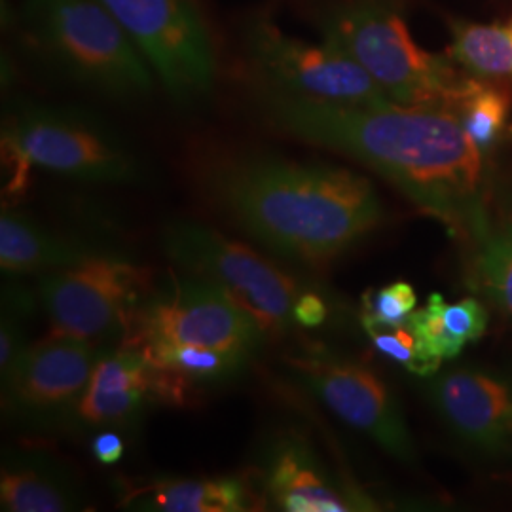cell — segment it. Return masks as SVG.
Instances as JSON below:
<instances>
[{"label": "cell", "mask_w": 512, "mask_h": 512, "mask_svg": "<svg viewBox=\"0 0 512 512\" xmlns=\"http://www.w3.org/2000/svg\"><path fill=\"white\" fill-rule=\"evenodd\" d=\"M270 126L374 169L421 211L471 238L482 211V150L446 110L348 107L262 90Z\"/></svg>", "instance_id": "obj_1"}, {"label": "cell", "mask_w": 512, "mask_h": 512, "mask_svg": "<svg viewBox=\"0 0 512 512\" xmlns=\"http://www.w3.org/2000/svg\"><path fill=\"white\" fill-rule=\"evenodd\" d=\"M203 190L249 238L310 266L344 255L384 219L372 183L336 165L243 156L213 165Z\"/></svg>", "instance_id": "obj_2"}, {"label": "cell", "mask_w": 512, "mask_h": 512, "mask_svg": "<svg viewBox=\"0 0 512 512\" xmlns=\"http://www.w3.org/2000/svg\"><path fill=\"white\" fill-rule=\"evenodd\" d=\"M321 37L353 57L401 107L454 114L475 82L450 57L420 48L391 0H355L332 10Z\"/></svg>", "instance_id": "obj_3"}, {"label": "cell", "mask_w": 512, "mask_h": 512, "mask_svg": "<svg viewBox=\"0 0 512 512\" xmlns=\"http://www.w3.org/2000/svg\"><path fill=\"white\" fill-rule=\"evenodd\" d=\"M29 44L82 86L116 99L143 97L154 71L124 27L97 0H23Z\"/></svg>", "instance_id": "obj_4"}, {"label": "cell", "mask_w": 512, "mask_h": 512, "mask_svg": "<svg viewBox=\"0 0 512 512\" xmlns=\"http://www.w3.org/2000/svg\"><path fill=\"white\" fill-rule=\"evenodd\" d=\"M8 194H21L33 167L76 181L131 184L145 169L128 143L88 112L46 105L19 107L2 128Z\"/></svg>", "instance_id": "obj_5"}, {"label": "cell", "mask_w": 512, "mask_h": 512, "mask_svg": "<svg viewBox=\"0 0 512 512\" xmlns=\"http://www.w3.org/2000/svg\"><path fill=\"white\" fill-rule=\"evenodd\" d=\"M162 251L181 274L219 287L255 319L264 336H281L296 327L294 308L304 293L302 285L249 245L179 220L162 232Z\"/></svg>", "instance_id": "obj_6"}, {"label": "cell", "mask_w": 512, "mask_h": 512, "mask_svg": "<svg viewBox=\"0 0 512 512\" xmlns=\"http://www.w3.org/2000/svg\"><path fill=\"white\" fill-rule=\"evenodd\" d=\"M152 283L154 272L148 266L99 251L40 275L37 298L52 334L99 344L124 336L135 311L154 291Z\"/></svg>", "instance_id": "obj_7"}, {"label": "cell", "mask_w": 512, "mask_h": 512, "mask_svg": "<svg viewBox=\"0 0 512 512\" xmlns=\"http://www.w3.org/2000/svg\"><path fill=\"white\" fill-rule=\"evenodd\" d=\"M247 52L266 90L348 107H385L393 101L346 52L327 40L291 37L268 19L247 33Z\"/></svg>", "instance_id": "obj_8"}, {"label": "cell", "mask_w": 512, "mask_h": 512, "mask_svg": "<svg viewBox=\"0 0 512 512\" xmlns=\"http://www.w3.org/2000/svg\"><path fill=\"white\" fill-rule=\"evenodd\" d=\"M116 19L165 92L179 103H196L215 84V52L207 25L192 0H97Z\"/></svg>", "instance_id": "obj_9"}, {"label": "cell", "mask_w": 512, "mask_h": 512, "mask_svg": "<svg viewBox=\"0 0 512 512\" xmlns=\"http://www.w3.org/2000/svg\"><path fill=\"white\" fill-rule=\"evenodd\" d=\"M264 332L255 319L213 283L179 275L152 291L137 308L122 342L141 346L154 340L253 355Z\"/></svg>", "instance_id": "obj_10"}, {"label": "cell", "mask_w": 512, "mask_h": 512, "mask_svg": "<svg viewBox=\"0 0 512 512\" xmlns=\"http://www.w3.org/2000/svg\"><path fill=\"white\" fill-rule=\"evenodd\" d=\"M101 351L93 342L57 334L25 346L2 376L4 412L33 425L76 416Z\"/></svg>", "instance_id": "obj_11"}, {"label": "cell", "mask_w": 512, "mask_h": 512, "mask_svg": "<svg viewBox=\"0 0 512 512\" xmlns=\"http://www.w3.org/2000/svg\"><path fill=\"white\" fill-rule=\"evenodd\" d=\"M289 366L330 412L368 435L389 456L404 463L416 459L403 410L372 370L319 351L296 355Z\"/></svg>", "instance_id": "obj_12"}, {"label": "cell", "mask_w": 512, "mask_h": 512, "mask_svg": "<svg viewBox=\"0 0 512 512\" xmlns=\"http://www.w3.org/2000/svg\"><path fill=\"white\" fill-rule=\"evenodd\" d=\"M440 416L463 439L486 452H499L512 440V389L473 370L446 372L431 385Z\"/></svg>", "instance_id": "obj_13"}, {"label": "cell", "mask_w": 512, "mask_h": 512, "mask_svg": "<svg viewBox=\"0 0 512 512\" xmlns=\"http://www.w3.org/2000/svg\"><path fill=\"white\" fill-rule=\"evenodd\" d=\"M148 399H156L152 366L141 348L120 342L101 351L76 418L90 427L122 425L135 418Z\"/></svg>", "instance_id": "obj_14"}, {"label": "cell", "mask_w": 512, "mask_h": 512, "mask_svg": "<svg viewBox=\"0 0 512 512\" xmlns=\"http://www.w3.org/2000/svg\"><path fill=\"white\" fill-rule=\"evenodd\" d=\"M264 492L270 503L285 512L353 511L329 480L310 444L298 435H281L268 450L264 465Z\"/></svg>", "instance_id": "obj_15"}, {"label": "cell", "mask_w": 512, "mask_h": 512, "mask_svg": "<svg viewBox=\"0 0 512 512\" xmlns=\"http://www.w3.org/2000/svg\"><path fill=\"white\" fill-rule=\"evenodd\" d=\"M101 249L63 238L29 215L4 209L0 217V268L12 275H44L73 266Z\"/></svg>", "instance_id": "obj_16"}, {"label": "cell", "mask_w": 512, "mask_h": 512, "mask_svg": "<svg viewBox=\"0 0 512 512\" xmlns=\"http://www.w3.org/2000/svg\"><path fill=\"white\" fill-rule=\"evenodd\" d=\"M141 511L249 512L258 511L260 499L239 476L160 480L137 490L129 499Z\"/></svg>", "instance_id": "obj_17"}, {"label": "cell", "mask_w": 512, "mask_h": 512, "mask_svg": "<svg viewBox=\"0 0 512 512\" xmlns=\"http://www.w3.org/2000/svg\"><path fill=\"white\" fill-rule=\"evenodd\" d=\"M408 325L431 353L440 359H454L486 332L488 313L475 298L446 304L442 294L433 293L423 308L410 315Z\"/></svg>", "instance_id": "obj_18"}, {"label": "cell", "mask_w": 512, "mask_h": 512, "mask_svg": "<svg viewBox=\"0 0 512 512\" xmlns=\"http://www.w3.org/2000/svg\"><path fill=\"white\" fill-rule=\"evenodd\" d=\"M0 505L10 512H65L78 509V494L67 476L38 461H14L0 475Z\"/></svg>", "instance_id": "obj_19"}, {"label": "cell", "mask_w": 512, "mask_h": 512, "mask_svg": "<svg viewBox=\"0 0 512 512\" xmlns=\"http://www.w3.org/2000/svg\"><path fill=\"white\" fill-rule=\"evenodd\" d=\"M137 348L145 353L150 365L171 374L188 389L196 385L226 382L238 376L251 359L243 353L188 346L165 340H154Z\"/></svg>", "instance_id": "obj_20"}, {"label": "cell", "mask_w": 512, "mask_h": 512, "mask_svg": "<svg viewBox=\"0 0 512 512\" xmlns=\"http://www.w3.org/2000/svg\"><path fill=\"white\" fill-rule=\"evenodd\" d=\"M448 57L469 76L499 82L512 74V40L507 27L452 21Z\"/></svg>", "instance_id": "obj_21"}, {"label": "cell", "mask_w": 512, "mask_h": 512, "mask_svg": "<svg viewBox=\"0 0 512 512\" xmlns=\"http://www.w3.org/2000/svg\"><path fill=\"white\" fill-rule=\"evenodd\" d=\"M471 238L476 241L473 287L512 319V224L492 226L484 219Z\"/></svg>", "instance_id": "obj_22"}, {"label": "cell", "mask_w": 512, "mask_h": 512, "mask_svg": "<svg viewBox=\"0 0 512 512\" xmlns=\"http://www.w3.org/2000/svg\"><path fill=\"white\" fill-rule=\"evenodd\" d=\"M511 101L507 86L480 78H475L471 90L461 99L454 114L482 152L490 150L497 143L507 124Z\"/></svg>", "instance_id": "obj_23"}, {"label": "cell", "mask_w": 512, "mask_h": 512, "mask_svg": "<svg viewBox=\"0 0 512 512\" xmlns=\"http://www.w3.org/2000/svg\"><path fill=\"white\" fill-rule=\"evenodd\" d=\"M370 342L385 357L404 366L412 374L433 376L444 359L431 353L421 342L420 336L406 323L403 327H382V325H365Z\"/></svg>", "instance_id": "obj_24"}, {"label": "cell", "mask_w": 512, "mask_h": 512, "mask_svg": "<svg viewBox=\"0 0 512 512\" xmlns=\"http://www.w3.org/2000/svg\"><path fill=\"white\" fill-rule=\"evenodd\" d=\"M418 308V296L410 283L395 281L378 291H366L361 300V323L403 327Z\"/></svg>", "instance_id": "obj_25"}, {"label": "cell", "mask_w": 512, "mask_h": 512, "mask_svg": "<svg viewBox=\"0 0 512 512\" xmlns=\"http://www.w3.org/2000/svg\"><path fill=\"white\" fill-rule=\"evenodd\" d=\"M35 310V298L21 287H8L2 293V317H0V374L8 368L25 349V327Z\"/></svg>", "instance_id": "obj_26"}, {"label": "cell", "mask_w": 512, "mask_h": 512, "mask_svg": "<svg viewBox=\"0 0 512 512\" xmlns=\"http://www.w3.org/2000/svg\"><path fill=\"white\" fill-rule=\"evenodd\" d=\"M327 304L325 300L317 293H302L298 302H296V308H294V319H296V325L300 327H319L327 321Z\"/></svg>", "instance_id": "obj_27"}, {"label": "cell", "mask_w": 512, "mask_h": 512, "mask_svg": "<svg viewBox=\"0 0 512 512\" xmlns=\"http://www.w3.org/2000/svg\"><path fill=\"white\" fill-rule=\"evenodd\" d=\"M124 450H126L124 440L114 431H103V433L95 435L92 442L93 456L103 465L118 463L124 456Z\"/></svg>", "instance_id": "obj_28"}, {"label": "cell", "mask_w": 512, "mask_h": 512, "mask_svg": "<svg viewBox=\"0 0 512 512\" xmlns=\"http://www.w3.org/2000/svg\"><path fill=\"white\" fill-rule=\"evenodd\" d=\"M507 29H509V35H511V40H512V23H511V25H509V27H507Z\"/></svg>", "instance_id": "obj_29"}, {"label": "cell", "mask_w": 512, "mask_h": 512, "mask_svg": "<svg viewBox=\"0 0 512 512\" xmlns=\"http://www.w3.org/2000/svg\"><path fill=\"white\" fill-rule=\"evenodd\" d=\"M511 131H512V129H511Z\"/></svg>", "instance_id": "obj_30"}]
</instances>
